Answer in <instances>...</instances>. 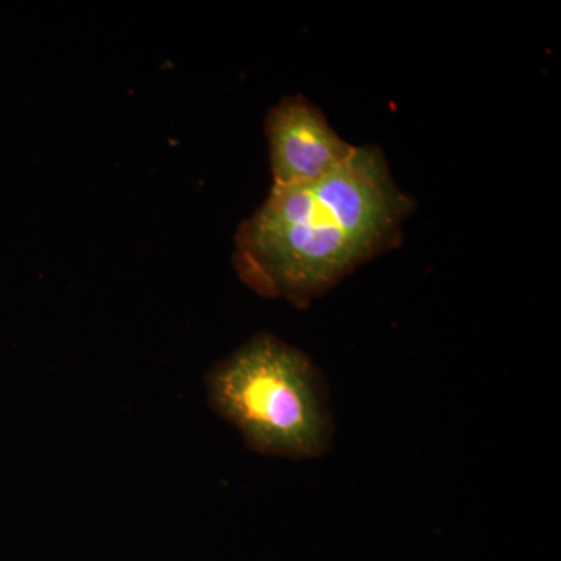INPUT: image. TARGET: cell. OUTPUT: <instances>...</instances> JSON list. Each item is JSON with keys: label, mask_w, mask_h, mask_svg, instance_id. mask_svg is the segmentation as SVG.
I'll list each match as a JSON object with an SVG mask.
<instances>
[{"label": "cell", "mask_w": 561, "mask_h": 561, "mask_svg": "<svg viewBox=\"0 0 561 561\" xmlns=\"http://www.w3.org/2000/svg\"><path fill=\"white\" fill-rule=\"evenodd\" d=\"M415 210L378 147H357L327 179L272 186L234 238L236 272L265 298L308 308L362 265L397 249Z\"/></svg>", "instance_id": "cell-1"}, {"label": "cell", "mask_w": 561, "mask_h": 561, "mask_svg": "<svg viewBox=\"0 0 561 561\" xmlns=\"http://www.w3.org/2000/svg\"><path fill=\"white\" fill-rule=\"evenodd\" d=\"M214 411L262 456L320 459L330 451L334 420L327 383L311 357L272 334L254 335L210 370Z\"/></svg>", "instance_id": "cell-2"}, {"label": "cell", "mask_w": 561, "mask_h": 561, "mask_svg": "<svg viewBox=\"0 0 561 561\" xmlns=\"http://www.w3.org/2000/svg\"><path fill=\"white\" fill-rule=\"evenodd\" d=\"M265 135L273 186L316 183L346 164L356 151L331 127L319 106L302 95L284 98L268 111Z\"/></svg>", "instance_id": "cell-3"}]
</instances>
